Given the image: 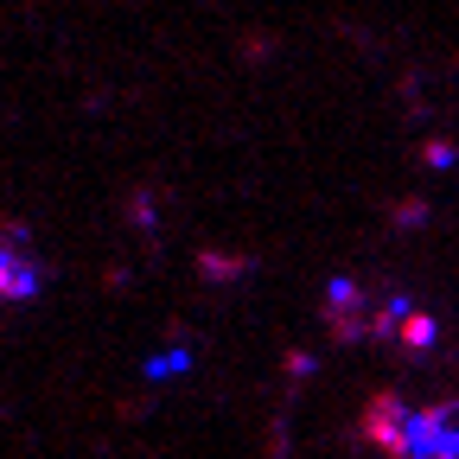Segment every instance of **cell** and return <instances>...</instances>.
<instances>
[{"instance_id": "cell-1", "label": "cell", "mask_w": 459, "mask_h": 459, "mask_svg": "<svg viewBox=\"0 0 459 459\" xmlns=\"http://www.w3.org/2000/svg\"><path fill=\"white\" fill-rule=\"evenodd\" d=\"M45 294V262L20 223H0V307H32Z\"/></svg>"}]
</instances>
